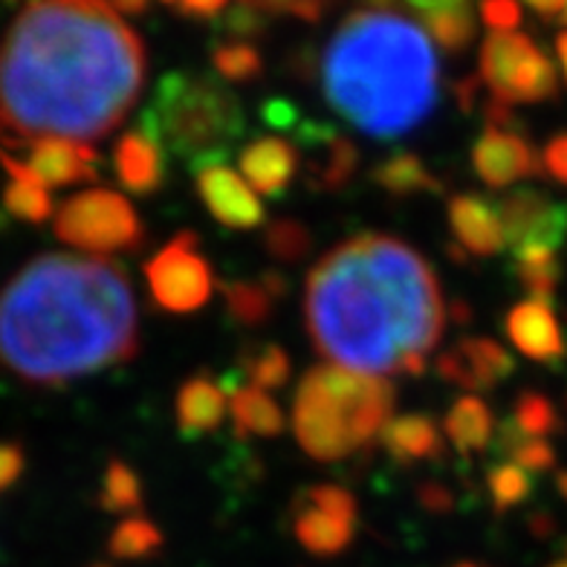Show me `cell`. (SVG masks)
I'll return each instance as SVG.
<instances>
[{"label": "cell", "mask_w": 567, "mask_h": 567, "mask_svg": "<svg viewBox=\"0 0 567 567\" xmlns=\"http://www.w3.org/2000/svg\"><path fill=\"white\" fill-rule=\"evenodd\" d=\"M486 484H489V495H493V504L498 513H507V509L518 507L524 501L530 498L533 493V478L530 472H524L522 466L515 463H498L486 475Z\"/></svg>", "instance_id": "d590c367"}, {"label": "cell", "mask_w": 567, "mask_h": 567, "mask_svg": "<svg viewBox=\"0 0 567 567\" xmlns=\"http://www.w3.org/2000/svg\"><path fill=\"white\" fill-rule=\"evenodd\" d=\"M23 466H27L23 449L18 443H0V493L16 486V481L23 475Z\"/></svg>", "instance_id": "60d3db41"}, {"label": "cell", "mask_w": 567, "mask_h": 567, "mask_svg": "<svg viewBox=\"0 0 567 567\" xmlns=\"http://www.w3.org/2000/svg\"><path fill=\"white\" fill-rule=\"evenodd\" d=\"M264 116H267V122H272V125H290L296 111H292V105H287V102H272V105L264 111Z\"/></svg>", "instance_id": "f6af8a7d"}, {"label": "cell", "mask_w": 567, "mask_h": 567, "mask_svg": "<svg viewBox=\"0 0 567 567\" xmlns=\"http://www.w3.org/2000/svg\"><path fill=\"white\" fill-rule=\"evenodd\" d=\"M567 3H547V0H533L530 9L536 12V16L542 18H561V12H565Z\"/></svg>", "instance_id": "7dc6e473"}, {"label": "cell", "mask_w": 567, "mask_h": 567, "mask_svg": "<svg viewBox=\"0 0 567 567\" xmlns=\"http://www.w3.org/2000/svg\"><path fill=\"white\" fill-rule=\"evenodd\" d=\"M140 32L107 3H32L0 47V148L102 140L145 84Z\"/></svg>", "instance_id": "6da1fadb"}, {"label": "cell", "mask_w": 567, "mask_h": 567, "mask_svg": "<svg viewBox=\"0 0 567 567\" xmlns=\"http://www.w3.org/2000/svg\"><path fill=\"white\" fill-rule=\"evenodd\" d=\"M99 151L87 142L38 140L27 148V172L44 188H64L99 177Z\"/></svg>", "instance_id": "9a60e30c"}, {"label": "cell", "mask_w": 567, "mask_h": 567, "mask_svg": "<svg viewBox=\"0 0 567 567\" xmlns=\"http://www.w3.org/2000/svg\"><path fill=\"white\" fill-rule=\"evenodd\" d=\"M145 278L154 301L168 313H195L215 290V272L200 252L195 231H179L172 244H165L145 264Z\"/></svg>", "instance_id": "9c48e42d"}, {"label": "cell", "mask_w": 567, "mask_h": 567, "mask_svg": "<svg viewBox=\"0 0 567 567\" xmlns=\"http://www.w3.org/2000/svg\"><path fill=\"white\" fill-rule=\"evenodd\" d=\"M475 93H478V79H463L461 84L455 87V96L461 102L463 111H470L475 105Z\"/></svg>", "instance_id": "bcb514c9"}, {"label": "cell", "mask_w": 567, "mask_h": 567, "mask_svg": "<svg viewBox=\"0 0 567 567\" xmlns=\"http://www.w3.org/2000/svg\"><path fill=\"white\" fill-rule=\"evenodd\" d=\"M172 9L179 18L195 23H217V18L226 16V3L215 0V3H172Z\"/></svg>", "instance_id": "7bdbcfd3"}, {"label": "cell", "mask_w": 567, "mask_h": 567, "mask_svg": "<svg viewBox=\"0 0 567 567\" xmlns=\"http://www.w3.org/2000/svg\"><path fill=\"white\" fill-rule=\"evenodd\" d=\"M220 23L235 41L249 44V38H258L269 30V16H264L258 3H238V7L226 9V21Z\"/></svg>", "instance_id": "74e56055"}, {"label": "cell", "mask_w": 567, "mask_h": 567, "mask_svg": "<svg viewBox=\"0 0 567 567\" xmlns=\"http://www.w3.org/2000/svg\"><path fill=\"white\" fill-rule=\"evenodd\" d=\"M226 394L212 377L197 373L177 394V425L186 441H197L203 434L215 432L224 423Z\"/></svg>", "instance_id": "7402d4cb"}, {"label": "cell", "mask_w": 567, "mask_h": 567, "mask_svg": "<svg viewBox=\"0 0 567 567\" xmlns=\"http://www.w3.org/2000/svg\"><path fill=\"white\" fill-rule=\"evenodd\" d=\"M493 441L495 446H498V452L509 455V463L522 466L524 472H547L556 466V449L547 441L524 437L513 420H507V423L501 425Z\"/></svg>", "instance_id": "f546056e"}, {"label": "cell", "mask_w": 567, "mask_h": 567, "mask_svg": "<svg viewBox=\"0 0 567 567\" xmlns=\"http://www.w3.org/2000/svg\"><path fill=\"white\" fill-rule=\"evenodd\" d=\"M556 486H559V495L567 501V470H561L559 475H556Z\"/></svg>", "instance_id": "f907efd6"}, {"label": "cell", "mask_w": 567, "mask_h": 567, "mask_svg": "<svg viewBox=\"0 0 567 567\" xmlns=\"http://www.w3.org/2000/svg\"><path fill=\"white\" fill-rule=\"evenodd\" d=\"M481 18L484 23L493 30V35H504V32H515V27L522 23V9L515 7V3H484L481 7Z\"/></svg>", "instance_id": "f35d334b"}, {"label": "cell", "mask_w": 567, "mask_h": 567, "mask_svg": "<svg viewBox=\"0 0 567 567\" xmlns=\"http://www.w3.org/2000/svg\"><path fill=\"white\" fill-rule=\"evenodd\" d=\"M113 9H116V16H142V12H145V3H125V0H122V3H113Z\"/></svg>", "instance_id": "c3c4849f"}, {"label": "cell", "mask_w": 567, "mask_h": 567, "mask_svg": "<svg viewBox=\"0 0 567 567\" xmlns=\"http://www.w3.org/2000/svg\"><path fill=\"white\" fill-rule=\"evenodd\" d=\"M215 73L226 82H252L264 73V59L247 41H224L212 50Z\"/></svg>", "instance_id": "e575fe53"}, {"label": "cell", "mask_w": 567, "mask_h": 567, "mask_svg": "<svg viewBox=\"0 0 567 567\" xmlns=\"http://www.w3.org/2000/svg\"><path fill=\"white\" fill-rule=\"evenodd\" d=\"M481 82L489 87L493 99L507 105H530L556 96L559 75L545 50L522 32L489 35L481 50Z\"/></svg>", "instance_id": "ba28073f"}, {"label": "cell", "mask_w": 567, "mask_h": 567, "mask_svg": "<svg viewBox=\"0 0 567 567\" xmlns=\"http://www.w3.org/2000/svg\"><path fill=\"white\" fill-rule=\"evenodd\" d=\"M247 120L238 96L209 75L168 73L157 84L154 102L142 113L140 131L188 159L229 157V145L244 134Z\"/></svg>", "instance_id": "8992f818"}, {"label": "cell", "mask_w": 567, "mask_h": 567, "mask_svg": "<svg viewBox=\"0 0 567 567\" xmlns=\"http://www.w3.org/2000/svg\"><path fill=\"white\" fill-rule=\"evenodd\" d=\"M140 348L134 287L120 264L41 255L0 292V368L64 385L120 365Z\"/></svg>", "instance_id": "3957f363"}, {"label": "cell", "mask_w": 567, "mask_h": 567, "mask_svg": "<svg viewBox=\"0 0 567 567\" xmlns=\"http://www.w3.org/2000/svg\"><path fill=\"white\" fill-rule=\"evenodd\" d=\"M305 316L321 357L368 377H420L446 328L429 261L377 231L344 240L310 269Z\"/></svg>", "instance_id": "7a4b0ae2"}, {"label": "cell", "mask_w": 567, "mask_h": 567, "mask_svg": "<svg viewBox=\"0 0 567 567\" xmlns=\"http://www.w3.org/2000/svg\"><path fill=\"white\" fill-rule=\"evenodd\" d=\"M449 224L466 252L489 258L507 247L498 206L481 195H457L449 200Z\"/></svg>", "instance_id": "d6986e66"}, {"label": "cell", "mask_w": 567, "mask_h": 567, "mask_svg": "<svg viewBox=\"0 0 567 567\" xmlns=\"http://www.w3.org/2000/svg\"><path fill=\"white\" fill-rule=\"evenodd\" d=\"M55 235L93 258L136 252L145 244V226L136 209L111 188H87L61 203L55 212Z\"/></svg>", "instance_id": "52a82bcc"}, {"label": "cell", "mask_w": 567, "mask_h": 567, "mask_svg": "<svg viewBox=\"0 0 567 567\" xmlns=\"http://www.w3.org/2000/svg\"><path fill=\"white\" fill-rule=\"evenodd\" d=\"M188 168L195 172L197 195H200L203 206L209 209L217 224L240 231L264 226L267 212H264L261 200L247 186V179L226 165V157L200 159V163L188 165Z\"/></svg>", "instance_id": "8fae6325"}, {"label": "cell", "mask_w": 567, "mask_h": 567, "mask_svg": "<svg viewBox=\"0 0 567 567\" xmlns=\"http://www.w3.org/2000/svg\"><path fill=\"white\" fill-rule=\"evenodd\" d=\"M116 177L131 195H154L165 183V151L145 131H127L113 148Z\"/></svg>", "instance_id": "ffe728a7"}, {"label": "cell", "mask_w": 567, "mask_h": 567, "mask_svg": "<svg viewBox=\"0 0 567 567\" xmlns=\"http://www.w3.org/2000/svg\"><path fill=\"white\" fill-rule=\"evenodd\" d=\"M446 434L452 446L461 455H472V452H484L493 443L495 420L489 405L475 394L457 396L455 405L446 414Z\"/></svg>", "instance_id": "484cf974"}, {"label": "cell", "mask_w": 567, "mask_h": 567, "mask_svg": "<svg viewBox=\"0 0 567 567\" xmlns=\"http://www.w3.org/2000/svg\"><path fill=\"white\" fill-rule=\"evenodd\" d=\"M264 244H267V252L276 258V261L284 264H296L301 261L310 247H313V238H310V229L292 217H284V220H276L269 224L267 235H264Z\"/></svg>", "instance_id": "8d00e7d4"}, {"label": "cell", "mask_w": 567, "mask_h": 567, "mask_svg": "<svg viewBox=\"0 0 567 567\" xmlns=\"http://www.w3.org/2000/svg\"><path fill=\"white\" fill-rule=\"evenodd\" d=\"M542 168L556 179L559 186H567V134H556L542 151Z\"/></svg>", "instance_id": "ab89813d"}, {"label": "cell", "mask_w": 567, "mask_h": 567, "mask_svg": "<svg viewBox=\"0 0 567 567\" xmlns=\"http://www.w3.org/2000/svg\"><path fill=\"white\" fill-rule=\"evenodd\" d=\"M231 420H235V434L240 441L247 437H276L284 432V411L267 391L244 385L231 389Z\"/></svg>", "instance_id": "4316f807"}, {"label": "cell", "mask_w": 567, "mask_h": 567, "mask_svg": "<svg viewBox=\"0 0 567 567\" xmlns=\"http://www.w3.org/2000/svg\"><path fill=\"white\" fill-rule=\"evenodd\" d=\"M515 371V359L507 348L484 337L461 339L455 348L437 357V373L443 380L463 389L466 394H481V391L495 389Z\"/></svg>", "instance_id": "5bb4252c"}, {"label": "cell", "mask_w": 567, "mask_h": 567, "mask_svg": "<svg viewBox=\"0 0 567 567\" xmlns=\"http://www.w3.org/2000/svg\"><path fill=\"white\" fill-rule=\"evenodd\" d=\"M284 296H287V281L281 272H264L258 281L224 284L226 313L235 324H244V328H261Z\"/></svg>", "instance_id": "603a6c76"}, {"label": "cell", "mask_w": 567, "mask_h": 567, "mask_svg": "<svg viewBox=\"0 0 567 567\" xmlns=\"http://www.w3.org/2000/svg\"><path fill=\"white\" fill-rule=\"evenodd\" d=\"M391 411L394 385L385 377L319 365L299 382L292 429L307 455L337 463L377 441L391 423Z\"/></svg>", "instance_id": "5b68a950"}, {"label": "cell", "mask_w": 567, "mask_h": 567, "mask_svg": "<svg viewBox=\"0 0 567 567\" xmlns=\"http://www.w3.org/2000/svg\"><path fill=\"white\" fill-rule=\"evenodd\" d=\"M409 9L443 53L457 55L475 41V9L463 0H417Z\"/></svg>", "instance_id": "44dd1931"}, {"label": "cell", "mask_w": 567, "mask_h": 567, "mask_svg": "<svg viewBox=\"0 0 567 567\" xmlns=\"http://www.w3.org/2000/svg\"><path fill=\"white\" fill-rule=\"evenodd\" d=\"M455 567H481V565H472V561H463V565H455Z\"/></svg>", "instance_id": "816d5d0a"}, {"label": "cell", "mask_w": 567, "mask_h": 567, "mask_svg": "<svg viewBox=\"0 0 567 567\" xmlns=\"http://www.w3.org/2000/svg\"><path fill=\"white\" fill-rule=\"evenodd\" d=\"M292 530L299 545L313 556H337L357 533V498L342 486H313L301 495L292 515Z\"/></svg>", "instance_id": "30bf717a"}, {"label": "cell", "mask_w": 567, "mask_h": 567, "mask_svg": "<svg viewBox=\"0 0 567 567\" xmlns=\"http://www.w3.org/2000/svg\"><path fill=\"white\" fill-rule=\"evenodd\" d=\"M504 330H507L509 342L524 357H530L533 362L556 368L567 357L565 333H561L559 319L553 313L550 301L527 299L522 305L509 307L507 319H504Z\"/></svg>", "instance_id": "2e32d148"}, {"label": "cell", "mask_w": 567, "mask_h": 567, "mask_svg": "<svg viewBox=\"0 0 567 567\" xmlns=\"http://www.w3.org/2000/svg\"><path fill=\"white\" fill-rule=\"evenodd\" d=\"M93 567H107V565H93Z\"/></svg>", "instance_id": "11a10c76"}, {"label": "cell", "mask_w": 567, "mask_h": 567, "mask_svg": "<svg viewBox=\"0 0 567 567\" xmlns=\"http://www.w3.org/2000/svg\"><path fill=\"white\" fill-rule=\"evenodd\" d=\"M328 105L357 131L400 140L441 102L432 38L396 7H365L342 21L319 64Z\"/></svg>", "instance_id": "277c9868"}, {"label": "cell", "mask_w": 567, "mask_h": 567, "mask_svg": "<svg viewBox=\"0 0 567 567\" xmlns=\"http://www.w3.org/2000/svg\"><path fill=\"white\" fill-rule=\"evenodd\" d=\"M299 140L310 148V186L319 192H339L351 183L359 168V148L348 136L324 122H307L299 127Z\"/></svg>", "instance_id": "e0dca14e"}, {"label": "cell", "mask_w": 567, "mask_h": 567, "mask_svg": "<svg viewBox=\"0 0 567 567\" xmlns=\"http://www.w3.org/2000/svg\"><path fill=\"white\" fill-rule=\"evenodd\" d=\"M561 23H567V7H565V12H561V18H559Z\"/></svg>", "instance_id": "f5cc1de1"}, {"label": "cell", "mask_w": 567, "mask_h": 567, "mask_svg": "<svg viewBox=\"0 0 567 567\" xmlns=\"http://www.w3.org/2000/svg\"><path fill=\"white\" fill-rule=\"evenodd\" d=\"M373 183L380 188H385L389 195L409 197V195H441L443 186L441 179L434 177L429 168H425L423 159L411 151H396L389 159H382L377 168H373Z\"/></svg>", "instance_id": "83f0119b"}, {"label": "cell", "mask_w": 567, "mask_h": 567, "mask_svg": "<svg viewBox=\"0 0 567 567\" xmlns=\"http://www.w3.org/2000/svg\"><path fill=\"white\" fill-rule=\"evenodd\" d=\"M472 168L489 188H507L542 172V159L518 127H486L472 148Z\"/></svg>", "instance_id": "4fadbf2b"}, {"label": "cell", "mask_w": 567, "mask_h": 567, "mask_svg": "<svg viewBox=\"0 0 567 567\" xmlns=\"http://www.w3.org/2000/svg\"><path fill=\"white\" fill-rule=\"evenodd\" d=\"M513 423L518 425L524 437L545 441L547 434H556L561 429V414L550 396L538 394V391H524L515 403Z\"/></svg>", "instance_id": "1f68e13d"}, {"label": "cell", "mask_w": 567, "mask_h": 567, "mask_svg": "<svg viewBox=\"0 0 567 567\" xmlns=\"http://www.w3.org/2000/svg\"><path fill=\"white\" fill-rule=\"evenodd\" d=\"M556 53H559L561 70H565V82H567V32H561V35L556 38Z\"/></svg>", "instance_id": "681fc988"}, {"label": "cell", "mask_w": 567, "mask_h": 567, "mask_svg": "<svg viewBox=\"0 0 567 567\" xmlns=\"http://www.w3.org/2000/svg\"><path fill=\"white\" fill-rule=\"evenodd\" d=\"M99 504L107 513H134L142 507V486L136 472L125 461H111L102 481V495Z\"/></svg>", "instance_id": "836d02e7"}, {"label": "cell", "mask_w": 567, "mask_h": 567, "mask_svg": "<svg viewBox=\"0 0 567 567\" xmlns=\"http://www.w3.org/2000/svg\"><path fill=\"white\" fill-rule=\"evenodd\" d=\"M417 498L423 501V507L432 509V513H449V509H452V495H449L446 486L441 484H423L420 486Z\"/></svg>", "instance_id": "ee69618b"}, {"label": "cell", "mask_w": 567, "mask_h": 567, "mask_svg": "<svg viewBox=\"0 0 567 567\" xmlns=\"http://www.w3.org/2000/svg\"><path fill=\"white\" fill-rule=\"evenodd\" d=\"M550 567H567V561H556V565H550Z\"/></svg>", "instance_id": "db71d44e"}, {"label": "cell", "mask_w": 567, "mask_h": 567, "mask_svg": "<svg viewBox=\"0 0 567 567\" xmlns=\"http://www.w3.org/2000/svg\"><path fill=\"white\" fill-rule=\"evenodd\" d=\"M382 446L396 463H420L443 455V437L432 417L405 414L382 429Z\"/></svg>", "instance_id": "cb8c5ba5"}, {"label": "cell", "mask_w": 567, "mask_h": 567, "mask_svg": "<svg viewBox=\"0 0 567 567\" xmlns=\"http://www.w3.org/2000/svg\"><path fill=\"white\" fill-rule=\"evenodd\" d=\"M0 168L9 177L7 188H3V206H7L9 215L18 217V220H27V224H44L47 217H53V197L27 172V165L21 159L0 148Z\"/></svg>", "instance_id": "d4e9b609"}, {"label": "cell", "mask_w": 567, "mask_h": 567, "mask_svg": "<svg viewBox=\"0 0 567 567\" xmlns=\"http://www.w3.org/2000/svg\"><path fill=\"white\" fill-rule=\"evenodd\" d=\"M264 16H292L305 23H319L328 16V3H258Z\"/></svg>", "instance_id": "b9f144b4"}, {"label": "cell", "mask_w": 567, "mask_h": 567, "mask_svg": "<svg viewBox=\"0 0 567 567\" xmlns=\"http://www.w3.org/2000/svg\"><path fill=\"white\" fill-rule=\"evenodd\" d=\"M501 226H504V240L507 247L522 249L542 244V247L559 249L567 231V206L553 200L547 192L538 188H515L498 203Z\"/></svg>", "instance_id": "7c38bea8"}, {"label": "cell", "mask_w": 567, "mask_h": 567, "mask_svg": "<svg viewBox=\"0 0 567 567\" xmlns=\"http://www.w3.org/2000/svg\"><path fill=\"white\" fill-rule=\"evenodd\" d=\"M559 249L542 247V244H533V247L515 249L513 272L515 278L522 281V287L530 292V299L536 301H550L556 287H559L561 278V264H559Z\"/></svg>", "instance_id": "f1b7e54d"}, {"label": "cell", "mask_w": 567, "mask_h": 567, "mask_svg": "<svg viewBox=\"0 0 567 567\" xmlns=\"http://www.w3.org/2000/svg\"><path fill=\"white\" fill-rule=\"evenodd\" d=\"M240 172L252 192L264 197H281L299 172V151L284 136H258L240 151Z\"/></svg>", "instance_id": "ac0fdd59"}, {"label": "cell", "mask_w": 567, "mask_h": 567, "mask_svg": "<svg viewBox=\"0 0 567 567\" xmlns=\"http://www.w3.org/2000/svg\"><path fill=\"white\" fill-rule=\"evenodd\" d=\"M240 373L252 382V389H281L290 380V357L278 344H255L240 357Z\"/></svg>", "instance_id": "4dcf8cb0"}, {"label": "cell", "mask_w": 567, "mask_h": 567, "mask_svg": "<svg viewBox=\"0 0 567 567\" xmlns=\"http://www.w3.org/2000/svg\"><path fill=\"white\" fill-rule=\"evenodd\" d=\"M159 547H163V533L148 518H127L113 530L111 542H107V550L116 559H145Z\"/></svg>", "instance_id": "d6a6232c"}]
</instances>
